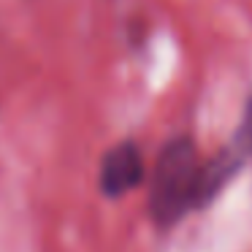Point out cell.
<instances>
[{"mask_svg":"<svg viewBox=\"0 0 252 252\" xmlns=\"http://www.w3.org/2000/svg\"><path fill=\"white\" fill-rule=\"evenodd\" d=\"M198 176H201V165L190 138H174L171 144H165L155 165L152 192H149V209L155 222L168 228L190 206H195Z\"/></svg>","mask_w":252,"mask_h":252,"instance_id":"6da1fadb","label":"cell"},{"mask_svg":"<svg viewBox=\"0 0 252 252\" xmlns=\"http://www.w3.org/2000/svg\"><path fill=\"white\" fill-rule=\"evenodd\" d=\"M144 179V160L136 144L125 141L117 144L111 152H106L103 163H100V190L111 198H120L138 187Z\"/></svg>","mask_w":252,"mask_h":252,"instance_id":"7a4b0ae2","label":"cell"}]
</instances>
